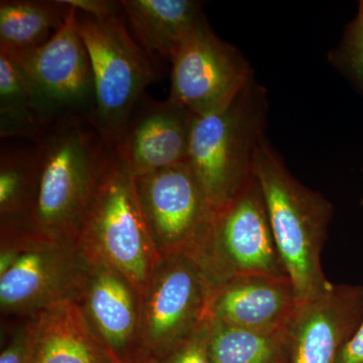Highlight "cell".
Listing matches in <instances>:
<instances>
[{
    "label": "cell",
    "instance_id": "6da1fadb",
    "mask_svg": "<svg viewBox=\"0 0 363 363\" xmlns=\"http://www.w3.org/2000/svg\"><path fill=\"white\" fill-rule=\"evenodd\" d=\"M253 175L298 303L326 295L334 286L325 276L321 260L333 215L330 201L289 171L267 138L257 150Z\"/></svg>",
    "mask_w": 363,
    "mask_h": 363
},
{
    "label": "cell",
    "instance_id": "7a4b0ae2",
    "mask_svg": "<svg viewBox=\"0 0 363 363\" xmlns=\"http://www.w3.org/2000/svg\"><path fill=\"white\" fill-rule=\"evenodd\" d=\"M39 159L30 220L43 233L82 230L112 150L92 124L52 125L35 143Z\"/></svg>",
    "mask_w": 363,
    "mask_h": 363
},
{
    "label": "cell",
    "instance_id": "3957f363",
    "mask_svg": "<svg viewBox=\"0 0 363 363\" xmlns=\"http://www.w3.org/2000/svg\"><path fill=\"white\" fill-rule=\"evenodd\" d=\"M267 96L255 76L225 106L194 116L188 162L211 210L235 195L253 176L267 138Z\"/></svg>",
    "mask_w": 363,
    "mask_h": 363
},
{
    "label": "cell",
    "instance_id": "277c9868",
    "mask_svg": "<svg viewBox=\"0 0 363 363\" xmlns=\"http://www.w3.org/2000/svg\"><path fill=\"white\" fill-rule=\"evenodd\" d=\"M187 255L211 289L240 277L288 276L255 176L212 210Z\"/></svg>",
    "mask_w": 363,
    "mask_h": 363
},
{
    "label": "cell",
    "instance_id": "5b68a950",
    "mask_svg": "<svg viewBox=\"0 0 363 363\" xmlns=\"http://www.w3.org/2000/svg\"><path fill=\"white\" fill-rule=\"evenodd\" d=\"M96 96L95 128L116 147L145 88L159 78L156 61L131 35L124 13L98 18L79 13Z\"/></svg>",
    "mask_w": 363,
    "mask_h": 363
},
{
    "label": "cell",
    "instance_id": "8992f818",
    "mask_svg": "<svg viewBox=\"0 0 363 363\" xmlns=\"http://www.w3.org/2000/svg\"><path fill=\"white\" fill-rule=\"evenodd\" d=\"M81 231L109 267L133 288H145L154 266V235L138 198L135 177L117 145Z\"/></svg>",
    "mask_w": 363,
    "mask_h": 363
},
{
    "label": "cell",
    "instance_id": "52a82bcc",
    "mask_svg": "<svg viewBox=\"0 0 363 363\" xmlns=\"http://www.w3.org/2000/svg\"><path fill=\"white\" fill-rule=\"evenodd\" d=\"M7 54L25 72L45 130L69 123L95 126L94 76L73 6L63 25L44 45L32 51Z\"/></svg>",
    "mask_w": 363,
    "mask_h": 363
},
{
    "label": "cell",
    "instance_id": "ba28073f",
    "mask_svg": "<svg viewBox=\"0 0 363 363\" xmlns=\"http://www.w3.org/2000/svg\"><path fill=\"white\" fill-rule=\"evenodd\" d=\"M169 100L194 116L225 106L255 76L238 48L220 39L206 18L177 45Z\"/></svg>",
    "mask_w": 363,
    "mask_h": 363
},
{
    "label": "cell",
    "instance_id": "9c48e42d",
    "mask_svg": "<svg viewBox=\"0 0 363 363\" xmlns=\"http://www.w3.org/2000/svg\"><path fill=\"white\" fill-rule=\"evenodd\" d=\"M150 289L143 316L145 354L169 350L187 337L206 318L211 288L186 252L169 255Z\"/></svg>",
    "mask_w": 363,
    "mask_h": 363
},
{
    "label": "cell",
    "instance_id": "30bf717a",
    "mask_svg": "<svg viewBox=\"0 0 363 363\" xmlns=\"http://www.w3.org/2000/svg\"><path fill=\"white\" fill-rule=\"evenodd\" d=\"M135 185L152 235L169 255L187 253L212 211L189 162L135 177Z\"/></svg>",
    "mask_w": 363,
    "mask_h": 363
},
{
    "label": "cell",
    "instance_id": "8fae6325",
    "mask_svg": "<svg viewBox=\"0 0 363 363\" xmlns=\"http://www.w3.org/2000/svg\"><path fill=\"white\" fill-rule=\"evenodd\" d=\"M363 316V294L335 286L315 300L298 303L286 330L290 363H337L344 344Z\"/></svg>",
    "mask_w": 363,
    "mask_h": 363
},
{
    "label": "cell",
    "instance_id": "7c38bea8",
    "mask_svg": "<svg viewBox=\"0 0 363 363\" xmlns=\"http://www.w3.org/2000/svg\"><path fill=\"white\" fill-rule=\"evenodd\" d=\"M193 116L167 99L143 95L117 145L135 177L188 162Z\"/></svg>",
    "mask_w": 363,
    "mask_h": 363
},
{
    "label": "cell",
    "instance_id": "4fadbf2b",
    "mask_svg": "<svg viewBox=\"0 0 363 363\" xmlns=\"http://www.w3.org/2000/svg\"><path fill=\"white\" fill-rule=\"evenodd\" d=\"M298 305L288 276L240 277L211 289L206 318L247 330L285 333Z\"/></svg>",
    "mask_w": 363,
    "mask_h": 363
},
{
    "label": "cell",
    "instance_id": "5bb4252c",
    "mask_svg": "<svg viewBox=\"0 0 363 363\" xmlns=\"http://www.w3.org/2000/svg\"><path fill=\"white\" fill-rule=\"evenodd\" d=\"M25 363H116L94 335L77 305L68 300L49 306L26 335Z\"/></svg>",
    "mask_w": 363,
    "mask_h": 363
},
{
    "label": "cell",
    "instance_id": "9a60e30c",
    "mask_svg": "<svg viewBox=\"0 0 363 363\" xmlns=\"http://www.w3.org/2000/svg\"><path fill=\"white\" fill-rule=\"evenodd\" d=\"M125 20L143 50L171 58L177 45L206 18L203 4L195 0H123Z\"/></svg>",
    "mask_w": 363,
    "mask_h": 363
},
{
    "label": "cell",
    "instance_id": "2e32d148",
    "mask_svg": "<svg viewBox=\"0 0 363 363\" xmlns=\"http://www.w3.org/2000/svg\"><path fill=\"white\" fill-rule=\"evenodd\" d=\"M128 285L118 272L105 267L95 274L88 296L91 316L117 362L131 357L128 347L135 329V302Z\"/></svg>",
    "mask_w": 363,
    "mask_h": 363
},
{
    "label": "cell",
    "instance_id": "e0dca14e",
    "mask_svg": "<svg viewBox=\"0 0 363 363\" xmlns=\"http://www.w3.org/2000/svg\"><path fill=\"white\" fill-rule=\"evenodd\" d=\"M71 9L65 0H1L0 50L13 54L37 49L63 25Z\"/></svg>",
    "mask_w": 363,
    "mask_h": 363
},
{
    "label": "cell",
    "instance_id": "ac0fdd59",
    "mask_svg": "<svg viewBox=\"0 0 363 363\" xmlns=\"http://www.w3.org/2000/svg\"><path fill=\"white\" fill-rule=\"evenodd\" d=\"M212 363H290L285 333L247 330L205 318Z\"/></svg>",
    "mask_w": 363,
    "mask_h": 363
},
{
    "label": "cell",
    "instance_id": "d6986e66",
    "mask_svg": "<svg viewBox=\"0 0 363 363\" xmlns=\"http://www.w3.org/2000/svg\"><path fill=\"white\" fill-rule=\"evenodd\" d=\"M45 130L25 72L11 55L0 51V138H28L35 143Z\"/></svg>",
    "mask_w": 363,
    "mask_h": 363
},
{
    "label": "cell",
    "instance_id": "ffe728a7",
    "mask_svg": "<svg viewBox=\"0 0 363 363\" xmlns=\"http://www.w3.org/2000/svg\"><path fill=\"white\" fill-rule=\"evenodd\" d=\"M56 260L42 250L18 253L13 266L0 276V303L4 309L37 302L57 277Z\"/></svg>",
    "mask_w": 363,
    "mask_h": 363
},
{
    "label": "cell",
    "instance_id": "44dd1931",
    "mask_svg": "<svg viewBox=\"0 0 363 363\" xmlns=\"http://www.w3.org/2000/svg\"><path fill=\"white\" fill-rule=\"evenodd\" d=\"M39 159L32 149H4L0 152V210L4 217L32 216L37 192Z\"/></svg>",
    "mask_w": 363,
    "mask_h": 363
},
{
    "label": "cell",
    "instance_id": "7402d4cb",
    "mask_svg": "<svg viewBox=\"0 0 363 363\" xmlns=\"http://www.w3.org/2000/svg\"><path fill=\"white\" fill-rule=\"evenodd\" d=\"M327 61L363 97V0L357 13L346 26L337 47L327 55Z\"/></svg>",
    "mask_w": 363,
    "mask_h": 363
},
{
    "label": "cell",
    "instance_id": "603a6c76",
    "mask_svg": "<svg viewBox=\"0 0 363 363\" xmlns=\"http://www.w3.org/2000/svg\"><path fill=\"white\" fill-rule=\"evenodd\" d=\"M147 363H212L208 351L205 320L190 335L169 350L147 355Z\"/></svg>",
    "mask_w": 363,
    "mask_h": 363
},
{
    "label": "cell",
    "instance_id": "cb8c5ba5",
    "mask_svg": "<svg viewBox=\"0 0 363 363\" xmlns=\"http://www.w3.org/2000/svg\"><path fill=\"white\" fill-rule=\"evenodd\" d=\"M66 4L73 6L79 13L88 14L94 18H104L123 13L121 1L108 0H65Z\"/></svg>",
    "mask_w": 363,
    "mask_h": 363
},
{
    "label": "cell",
    "instance_id": "d4e9b609",
    "mask_svg": "<svg viewBox=\"0 0 363 363\" xmlns=\"http://www.w3.org/2000/svg\"><path fill=\"white\" fill-rule=\"evenodd\" d=\"M337 363H363V316L357 331L344 344Z\"/></svg>",
    "mask_w": 363,
    "mask_h": 363
},
{
    "label": "cell",
    "instance_id": "484cf974",
    "mask_svg": "<svg viewBox=\"0 0 363 363\" xmlns=\"http://www.w3.org/2000/svg\"><path fill=\"white\" fill-rule=\"evenodd\" d=\"M26 336L14 341L6 348L0 357V363H25L26 357Z\"/></svg>",
    "mask_w": 363,
    "mask_h": 363
},
{
    "label": "cell",
    "instance_id": "4316f807",
    "mask_svg": "<svg viewBox=\"0 0 363 363\" xmlns=\"http://www.w3.org/2000/svg\"><path fill=\"white\" fill-rule=\"evenodd\" d=\"M18 253L13 252V250L1 253V257H0V276L13 266L14 262L18 259Z\"/></svg>",
    "mask_w": 363,
    "mask_h": 363
},
{
    "label": "cell",
    "instance_id": "83f0119b",
    "mask_svg": "<svg viewBox=\"0 0 363 363\" xmlns=\"http://www.w3.org/2000/svg\"><path fill=\"white\" fill-rule=\"evenodd\" d=\"M116 363H147V357L143 354L136 355V357L128 358V359L123 360Z\"/></svg>",
    "mask_w": 363,
    "mask_h": 363
}]
</instances>
